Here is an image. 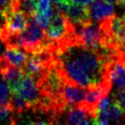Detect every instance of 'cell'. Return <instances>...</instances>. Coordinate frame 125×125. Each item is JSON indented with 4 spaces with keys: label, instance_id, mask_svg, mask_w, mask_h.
<instances>
[{
    "label": "cell",
    "instance_id": "obj_1",
    "mask_svg": "<svg viewBox=\"0 0 125 125\" xmlns=\"http://www.w3.org/2000/svg\"><path fill=\"white\" fill-rule=\"evenodd\" d=\"M116 50H95L70 43L54 46V64L65 83L86 89L110 84L109 65Z\"/></svg>",
    "mask_w": 125,
    "mask_h": 125
},
{
    "label": "cell",
    "instance_id": "obj_2",
    "mask_svg": "<svg viewBox=\"0 0 125 125\" xmlns=\"http://www.w3.org/2000/svg\"><path fill=\"white\" fill-rule=\"evenodd\" d=\"M50 45L51 43L46 38L44 28L38 24L34 17H29L26 28L19 34L18 47L28 54H33L47 49Z\"/></svg>",
    "mask_w": 125,
    "mask_h": 125
},
{
    "label": "cell",
    "instance_id": "obj_3",
    "mask_svg": "<svg viewBox=\"0 0 125 125\" xmlns=\"http://www.w3.org/2000/svg\"><path fill=\"white\" fill-rule=\"evenodd\" d=\"M99 23L105 34L110 49L116 50L125 43V20L123 17H117L114 15Z\"/></svg>",
    "mask_w": 125,
    "mask_h": 125
},
{
    "label": "cell",
    "instance_id": "obj_4",
    "mask_svg": "<svg viewBox=\"0 0 125 125\" xmlns=\"http://www.w3.org/2000/svg\"><path fill=\"white\" fill-rule=\"evenodd\" d=\"M15 92L24 99L31 110L35 112L38 111L42 99V93L39 88V85L31 76L25 74Z\"/></svg>",
    "mask_w": 125,
    "mask_h": 125
},
{
    "label": "cell",
    "instance_id": "obj_5",
    "mask_svg": "<svg viewBox=\"0 0 125 125\" xmlns=\"http://www.w3.org/2000/svg\"><path fill=\"white\" fill-rule=\"evenodd\" d=\"M111 88L112 87L110 84H103L97 87L87 89L85 99L79 106L82 107L90 117L95 119L98 115V107L101 101L104 98L107 97Z\"/></svg>",
    "mask_w": 125,
    "mask_h": 125
},
{
    "label": "cell",
    "instance_id": "obj_6",
    "mask_svg": "<svg viewBox=\"0 0 125 125\" xmlns=\"http://www.w3.org/2000/svg\"><path fill=\"white\" fill-rule=\"evenodd\" d=\"M5 25L0 30V35L21 33L28 23V17L19 10L9 9L5 12Z\"/></svg>",
    "mask_w": 125,
    "mask_h": 125
},
{
    "label": "cell",
    "instance_id": "obj_7",
    "mask_svg": "<svg viewBox=\"0 0 125 125\" xmlns=\"http://www.w3.org/2000/svg\"><path fill=\"white\" fill-rule=\"evenodd\" d=\"M108 76L111 87L115 88L116 91L125 89V58L118 49H116L114 58L110 62Z\"/></svg>",
    "mask_w": 125,
    "mask_h": 125
},
{
    "label": "cell",
    "instance_id": "obj_8",
    "mask_svg": "<svg viewBox=\"0 0 125 125\" xmlns=\"http://www.w3.org/2000/svg\"><path fill=\"white\" fill-rule=\"evenodd\" d=\"M0 74L7 83L10 92H15L24 77L25 72L22 68L6 62L0 55Z\"/></svg>",
    "mask_w": 125,
    "mask_h": 125
},
{
    "label": "cell",
    "instance_id": "obj_9",
    "mask_svg": "<svg viewBox=\"0 0 125 125\" xmlns=\"http://www.w3.org/2000/svg\"><path fill=\"white\" fill-rule=\"evenodd\" d=\"M88 9L91 21L96 22H101L115 15L113 5L104 0H93Z\"/></svg>",
    "mask_w": 125,
    "mask_h": 125
},
{
    "label": "cell",
    "instance_id": "obj_10",
    "mask_svg": "<svg viewBox=\"0 0 125 125\" xmlns=\"http://www.w3.org/2000/svg\"><path fill=\"white\" fill-rule=\"evenodd\" d=\"M87 93V89L83 87H79L76 85H71L64 82L62 91V101L63 104L68 106L80 105L85 99Z\"/></svg>",
    "mask_w": 125,
    "mask_h": 125
},
{
    "label": "cell",
    "instance_id": "obj_11",
    "mask_svg": "<svg viewBox=\"0 0 125 125\" xmlns=\"http://www.w3.org/2000/svg\"><path fill=\"white\" fill-rule=\"evenodd\" d=\"M63 14L66 16L68 21L74 25L82 24V23H85V22L91 21L88 6H83L80 4H75V3L69 2L68 6L66 7Z\"/></svg>",
    "mask_w": 125,
    "mask_h": 125
},
{
    "label": "cell",
    "instance_id": "obj_12",
    "mask_svg": "<svg viewBox=\"0 0 125 125\" xmlns=\"http://www.w3.org/2000/svg\"><path fill=\"white\" fill-rule=\"evenodd\" d=\"M3 60L9 64L23 68L27 59L28 53L20 48H6L5 52L1 55Z\"/></svg>",
    "mask_w": 125,
    "mask_h": 125
},
{
    "label": "cell",
    "instance_id": "obj_13",
    "mask_svg": "<svg viewBox=\"0 0 125 125\" xmlns=\"http://www.w3.org/2000/svg\"><path fill=\"white\" fill-rule=\"evenodd\" d=\"M65 116L63 120L64 125H77L81 120L88 116V113L80 106H68L65 110Z\"/></svg>",
    "mask_w": 125,
    "mask_h": 125
},
{
    "label": "cell",
    "instance_id": "obj_14",
    "mask_svg": "<svg viewBox=\"0 0 125 125\" xmlns=\"http://www.w3.org/2000/svg\"><path fill=\"white\" fill-rule=\"evenodd\" d=\"M38 0H12L10 9L23 12L28 18L34 17Z\"/></svg>",
    "mask_w": 125,
    "mask_h": 125
},
{
    "label": "cell",
    "instance_id": "obj_15",
    "mask_svg": "<svg viewBox=\"0 0 125 125\" xmlns=\"http://www.w3.org/2000/svg\"><path fill=\"white\" fill-rule=\"evenodd\" d=\"M10 99L8 105L10 106L12 112L16 114H22L24 111L30 109L28 104L16 92H10Z\"/></svg>",
    "mask_w": 125,
    "mask_h": 125
},
{
    "label": "cell",
    "instance_id": "obj_16",
    "mask_svg": "<svg viewBox=\"0 0 125 125\" xmlns=\"http://www.w3.org/2000/svg\"><path fill=\"white\" fill-rule=\"evenodd\" d=\"M123 112L124 111L122 110L120 105L115 101H113L110 104V106H109V109H108L109 122H112V123H115V124L118 123L121 120V118H122Z\"/></svg>",
    "mask_w": 125,
    "mask_h": 125
},
{
    "label": "cell",
    "instance_id": "obj_17",
    "mask_svg": "<svg viewBox=\"0 0 125 125\" xmlns=\"http://www.w3.org/2000/svg\"><path fill=\"white\" fill-rule=\"evenodd\" d=\"M10 90L3 78H0V105H6L10 99Z\"/></svg>",
    "mask_w": 125,
    "mask_h": 125
},
{
    "label": "cell",
    "instance_id": "obj_18",
    "mask_svg": "<svg viewBox=\"0 0 125 125\" xmlns=\"http://www.w3.org/2000/svg\"><path fill=\"white\" fill-rule=\"evenodd\" d=\"M11 113H12V110L8 104L0 105V121L9 120V122H10L13 119V118H11Z\"/></svg>",
    "mask_w": 125,
    "mask_h": 125
},
{
    "label": "cell",
    "instance_id": "obj_19",
    "mask_svg": "<svg viewBox=\"0 0 125 125\" xmlns=\"http://www.w3.org/2000/svg\"><path fill=\"white\" fill-rule=\"evenodd\" d=\"M114 101L120 105L122 110L125 112V89L116 91V94L114 96Z\"/></svg>",
    "mask_w": 125,
    "mask_h": 125
},
{
    "label": "cell",
    "instance_id": "obj_20",
    "mask_svg": "<svg viewBox=\"0 0 125 125\" xmlns=\"http://www.w3.org/2000/svg\"><path fill=\"white\" fill-rule=\"evenodd\" d=\"M12 0H0V12L5 13L11 7Z\"/></svg>",
    "mask_w": 125,
    "mask_h": 125
},
{
    "label": "cell",
    "instance_id": "obj_21",
    "mask_svg": "<svg viewBox=\"0 0 125 125\" xmlns=\"http://www.w3.org/2000/svg\"><path fill=\"white\" fill-rule=\"evenodd\" d=\"M70 3H75V4H80L83 6H89L93 0H68Z\"/></svg>",
    "mask_w": 125,
    "mask_h": 125
},
{
    "label": "cell",
    "instance_id": "obj_22",
    "mask_svg": "<svg viewBox=\"0 0 125 125\" xmlns=\"http://www.w3.org/2000/svg\"><path fill=\"white\" fill-rule=\"evenodd\" d=\"M77 125H93V118L92 117H90V118H88V117H85L83 120H81Z\"/></svg>",
    "mask_w": 125,
    "mask_h": 125
},
{
    "label": "cell",
    "instance_id": "obj_23",
    "mask_svg": "<svg viewBox=\"0 0 125 125\" xmlns=\"http://www.w3.org/2000/svg\"><path fill=\"white\" fill-rule=\"evenodd\" d=\"M26 125H55L52 121L46 123V122H42V121H37V122H29Z\"/></svg>",
    "mask_w": 125,
    "mask_h": 125
},
{
    "label": "cell",
    "instance_id": "obj_24",
    "mask_svg": "<svg viewBox=\"0 0 125 125\" xmlns=\"http://www.w3.org/2000/svg\"><path fill=\"white\" fill-rule=\"evenodd\" d=\"M118 51L122 54V56L125 58V43H123L119 48H118Z\"/></svg>",
    "mask_w": 125,
    "mask_h": 125
},
{
    "label": "cell",
    "instance_id": "obj_25",
    "mask_svg": "<svg viewBox=\"0 0 125 125\" xmlns=\"http://www.w3.org/2000/svg\"><path fill=\"white\" fill-rule=\"evenodd\" d=\"M117 5L120 6V7H122V8L125 10V0H119V2H118Z\"/></svg>",
    "mask_w": 125,
    "mask_h": 125
},
{
    "label": "cell",
    "instance_id": "obj_26",
    "mask_svg": "<svg viewBox=\"0 0 125 125\" xmlns=\"http://www.w3.org/2000/svg\"><path fill=\"white\" fill-rule=\"evenodd\" d=\"M2 43H3V41H2V39L0 37V55H1V50H2Z\"/></svg>",
    "mask_w": 125,
    "mask_h": 125
},
{
    "label": "cell",
    "instance_id": "obj_27",
    "mask_svg": "<svg viewBox=\"0 0 125 125\" xmlns=\"http://www.w3.org/2000/svg\"><path fill=\"white\" fill-rule=\"evenodd\" d=\"M122 17H123V19L125 20V10H124V13H123V16H122Z\"/></svg>",
    "mask_w": 125,
    "mask_h": 125
},
{
    "label": "cell",
    "instance_id": "obj_28",
    "mask_svg": "<svg viewBox=\"0 0 125 125\" xmlns=\"http://www.w3.org/2000/svg\"><path fill=\"white\" fill-rule=\"evenodd\" d=\"M59 125H61V124H59Z\"/></svg>",
    "mask_w": 125,
    "mask_h": 125
}]
</instances>
